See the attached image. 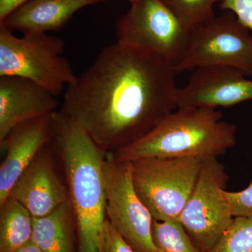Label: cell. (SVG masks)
<instances>
[{"instance_id":"cell-1","label":"cell","mask_w":252,"mask_h":252,"mask_svg":"<svg viewBox=\"0 0 252 252\" xmlns=\"http://www.w3.org/2000/svg\"><path fill=\"white\" fill-rule=\"evenodd\" d=\"M175 65L119 43L67 86L60 112L105 152L135 143L177 109Z\"/></svg>"},{"instance_id":"cell-2","label":"cell","mask_w":252,"mask_h":252,"mask_svg":"<svg viewBox=\"0 0 252 252\" xmlns=\"http://www.w3.org/2000/svg\"><path fill=\"white\" fill-rule=\"evenodd\" d=\"M50 146L59 157L78 235V252H99L106 216L103 164L107 153L61 112L51 114Z\"/></svg>"},{"instance_id":"cell-3","label":"cell","mask_w":252,"mask_h":252,"mask_svg":"<svg viewBox=\"0 0 252 252\" xmlns=\"http://www.w3.org/2000/svg\"><path fill=\"white\" fill-rule=\"evenodd\" d=\"M222 117L215 108H177L140 140L112 153L129 162L154 157L218 158L237 142L236 126Z\"/></svg>"},{"instance_id":"cell-4","label":"cell","mask_w":252,"mask_h":252,"mask_svg":"<svg viewBox=\"0 0 252 252\" xmlns=\"http://www.w3.org/2000/svg\"><path fill=\"white\" fill-rule=\"evenodd\" d=\"M65 46L59 36L32 32L18 37L0 25V77L28 79L56 97L77 78L63 56Z\"/></svg>"},{"instance_id":"cell-5","label":"cell","mask_w":252,"mask_h":252,"mask_svg":"<svg viewBox=\"0 0 252 252\" xmlns=\"http://www.w3.org/2000/svg\"><path fill=\"white\" fill-rule=\"evenodd\" d=\"M203 159L154 157L130 162L136 193L154 220H180L196 184Z\"/></svg>"},{"instance_id":"cell-6","label":"cell","mask_w":252,"mask_h":252,"mask_svg":"<svg viewBox=\"0 0 252 252\" xmlns=\"http://www.w3.org/2000/svg\"><path fill=\"white\" fill-rule=\"evenodd\" d=\"M229 11L194 28L185 54L175 66L177 74L199 68L226 66L252 77V35Z\"/></svg>"},{"instance_id":"cell-7","label":"cell","mask_w":252,"mask_h":252,"mask_svg":"<svg viewBox=\"0 0 252 252\" xmlns=\"http://www.w3.org/2000/svg\"><path fill=\"white\" fill-rule=\"evenodd\" d=\"M117 42L155 55L176 65L185 54L190 30L161 0H139L116 23Z\"/></svg>"},{"instance_id":"cell-8","label":"cell","mask_w":252,"mask_h":252,"mask_svg":"<svg viewBox=\"0 0 252 252\" xmlns=\"http://www.w3.org/2000/svg\"><path fill=\"white\" fill-rule=\"evenodd\" d=\"M228 176L217 157L205 158L193 192L181 214V224L195 246L210 251L234 217L224 191Z\"/></svg>"},{"instance_id":"cell-9","label":"cell","mask_w":252,"mask_h":252,"mask_svg":"<svg viewBox=\"0 0 252 252\" xmlns=\"http://www.w3.org/2000/svg\"><path fill=\"white\" fill-rule=\"evenodd\" d=\"M106 216L110 224L136 252H155L154 218L136 193L130 162L107 153L103 164Z\"/></svg>"},{"instance_id":"cell-10","label":"cell","mask_w":252,"mask_h":252,"mask_svg":"<svg viewBox=\"0 0 252 252\" xmlns=\"http://www.w3.org/2000/svg\"><path fill=\"white\" fill-rule=\"evenodd\" d=\"M236 68H199L187 85L177 89V108L227 107L252 99V80Z\"/></svg>"},{"instance_id":"cell-11","label":"cell","mask_w":252,"mask_h":252,"mask_svg":"<svg viewBox=\"0 0 252 252\" xmlns=\"http://www.w3.org/2000/svg\"><path fill=\"white\" fill-rule=\"evenodd\" d=\"M54 153L49 144L41 149L9 194L33 218L49 215L69 200L67 186L56 170Z\"/></svg>"},{"instance_id":"cell-12","label":"cell","mask_w":252,"mask_h":252,"mask_svg":"<svg viewBox=\"0 0 252 252\" xmlns=\"http://www.w3.org/2000/svg\"><path fill=\"white\" fill-rule=\"evenodd\" d=\"M52 114L16 126L0 144L4 154L0 165V205L9 198L23 172L51 142Z\"/></svg>"},{"instance_id":"cell-13","label":"cell","mask_w":252,"mask_h":252,"mask_svg":"<svg viewBox=\"0 0 252 252\" xmlns=\"http://www.w3.org/2000/svg\"><path fill=\"white\" fill-rule=\"evenodd\" d=\"M56 96L33 81L0 77V144L16 126L56 112Z\"/></svg>"},{"instance_id":"cell-14","label":"cell","mask_w":252,"mask_h":252,"mask_svg":"<svg viewBox=\"0 0 252 252\" xmlns=\"http://www.w3.org/2000/svg\"><path fill=\"white\" fill-rule=\"evenodd\" d=\"M106 0H29L0 23L23 34L57 31L79 10Z\"/></svg>"},{"instance_id":"cell-15","label":"cell","mask_w":252,"mask_h":252,"mask_svg":"<svg viewBox=\"0 0 252 252\" xmlns=\"http://www.w3.org/2000/svg\"><path fill=\"white\" fill-rule=\"evenodd\" d=\"M32 242L44 252H78L77 223L69 200L49 215L33 218Z\"/></svg>"},{"instance_id":"cell-16","label":"cell","mask_w":252,"mask_h":252,"mask_svg":"<svg viewBox=\"0 0 252 252\" xmlns=\"http://www.w3.org/2000/svg\"><path fill=\"white\" fill-rule=\"evenodd\" d=\"M33 217L26 207L9 197L0 205V252H11L32 241Z\"/></svg>"},{"instance_id":"cell-17","label":"cell","mask_w":252,"mask_h":252,"mask_svg":"<svg viewBox=\"0 0 252 252\" xmlns=\"http://www.w3.org/2000/svg\"><path fill=\"white\" fill-rule=\"evenodd\" d=\"M155 252H202L195 246L179 220H157L152 224Z\"/></svg>"},{"instance_id":"cell-18","label":"cell","mask_w":252,"mask_h":252,"mask_svg":"<svg viewBox=\"0 0 252 252\" xmlns=\"http://www.w3.org/2000/svg\"><path fill=\"white\" fill-rule=\"evenodd\" d=\"M207 252H252V216L235 217Z\"/></svg>"},{"instance_id":"cell-19","label":"cell","mask_w":252,"mask_h":252,"mask_svg":"<svg viewBox=\"0 0 252 252\" xmlns=\"http://www.w3.org/2000/svg\"><path fill=\"white\" fill-rule=\"evenodd\" d=\"M190 31L215 17L214 6L223 0H161Z\"/></svg>"},{"instance_id":"cell-20","label":"cell","mask_w":252,"mask_h":252,"mask_svg":"<svg viewBox=\"0 0 252 252\" xmlns=\"http://www.w3.org/2000/svg\"><path fill=\"white\" fill-rule=\"evenodd\" d=\"M233 217L252 216V180L248 187L237 192L224 191Z\"/></svg>"},{"instance_id":"cell-21","label":"cell","mask_w":252,"mask_h":252,"mask_svg":"<svg viewBox=\"0 0 252 252\" xmlns=\"http://www.w3.org/2000/svg\"><path fill=\"white\" fill-rule=\"evenodd\" d=\"M99 252H136L106 220Z\"/></svg>"},{"instance_id":"cell-22","label":"cell","mask_w":252,"mask_h":252,"mask_svg":"<svg viewBox=\"0 0 252 252\" xmlns=\"http://www.w3.org/2000/svg\"><path fill=\"white\" fill-rule=\"evenodd\" d=\"M220 7L222 11L233 12L252 32V0H223Z\"/></svg>"},{"instance_id":"cell-23","label":"cell","mask_w":252,"mask_h":252,"mask_svg":"<svg viewBox=\"0 0 252 252\" xmlns=\"http://www.w3.org/2000/svg\"><path fill=\"white\" fill-rule=\"evenodd\" d=\"M29 0H0V23Z\"/></svg>"},{"instance_id":"cell-24","label":"cell","mask_w":252,"mask_h":252,"mask_svg":"<svg viewBox=\"0 0 252 252\" xmlns=\"http://www.w3.org/2000/svg\"><path fill=\"white\" fill-rule=\"evenodd\" d=\"M11 252H44L41 250L39 247L36 246L35 244L31 241L30 243L23 245L21 248L16 249Z\"/></svg>"},{"instance_id":"cell-25","label":"cell","mask_w":252,"mask_h":252,"mask_svg":"<svg viewBox=\"0 0 252 252\" xmlns=\"http://www.w3.org/2000/svg\"><path fill=\"white\" fill-rule=\"evenodd\" d=\"M131 3V4H133V3L136 2V1H139V0H128Z\"/></svg>"}]
</instances>
